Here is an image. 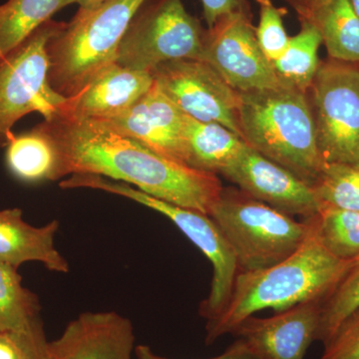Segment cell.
Masks as SVG:
<instances>
[{
	"mask_svg": "<svg viewBox=\"0 0 359 359\" xmlns=\"http://www.w3.org/2000/svg\"><path fill=\"white\" fill-rule=\"evenodd\" d=\"M37 126L57 152V180L74 174L98 175L209 216L223 190L218 175L164 157L91 120L57 115Z\"/></svg>",
	"mask_w": 359,
	"mask_h": 359,
	"instance_id": "cell-1",
	"label": "cell"
},
{
	"mask_svg": "<svg viewBox=\"0 0 359 359\" xmlns=\"http://www.w3.org/2000/svg\"><path fill=\"white\" fill-rule=\"evenodd\" d=\"M304 244L280 263L255 271H238L223 313L205 323V344L233 334L245 318L263 309L276 313L309 301H325L358 262L340 261L321 244L316 216ZM359 262V261H358Z\"/></svg>",
	"mask_w": 359,
	"mask_h": 359,
	"instance_id": "cell-2",
	"label": "cell"
},
{
	"mask_svg": "<svg viewBox=\"0 0 359 359\" xmlns=\"http://www.w3.org/2000/svg\"><path fill=\"white\" fill-rule=\"evenodd\" d=\"M238 125L245 143L313 186L327 163L321 157L308 93L280 83L240 93Z\"/></svg>",
	"mask_w": 359,
	"mask_h": 359,
	"instance_id": "cell-3",
	"label": "cell"
},
{
	"mask_svg": "<svg viewBox=\"0 0 359 359\" xmlns=\"http://www.w3.org/2000/svg\"><path fill=\"white\" fill-rule=\"evenodd\" d=\"M147 0H106L78 9L49 41V82L65 98L79 93L106 66L116 62L130 23Z\"/></svg>",
	"mask_w": 359,
	"mask_h": 359,
	"instance_id": "cell-4",
	"label": "cell"
},
{
	"mask_svg": "<svg viewBox=\"0 0 359 359\" xmlns=\"http://www.w3.org/2000/svg\"><path fill=\"white\" fill-rule=\"evenodd\" d=\"M210 217L230 243L238 271H259L280 263L302 247L311 229V218L295 221L237 187L223 188Z\"/></svg>",
	"mask_w": 359,
	"mask_h": 359,
	"instance_id": "cell-5",
	"label": "cell"
},
{
	"mask_svg": "<svg viewBox=\"0 0 359 359\" xmlns=\"http://www.w3.org/2000/svg\"><path fill=\"white\" fill-rule=\"evenodd\" d=\"M60 187L62 189H93L115 194L164 215L211 262V290L207 299L201 302L200 316L210 321L223 313L230 299L238 266L230 243L212 217L156 199L128 184L98 175H71L61 182Z\"/></svg>",
	"mask_w": 359,
	"mask_h": 359,
	"instance_id": "cell-6",
	"label": "cell"
},
{
	"mask_svg": "<svg viewBox=\"0 0 359 359\" xmlns=\"http://www.w3.org/2000/svg\"><path fill=\"white\" fill-rule=\"evenodd\" d=\"M65 25L49 20L0 55V148L11 143L14 125L25 116L36 112L49 120L62 112L67 98L54 91L49 82L47 46Z\"/></svg>",
	"mask_w": 359,
	"mask_h": 359,
	"instance_id": "cell-7",
	"label": "cell"
},
{
	"mask_svg": "<svg viewBox=\"0 0 359 359\" xmlns=\"http://www.w3.org/2000/svg\"><path fill=\"white\" fill-rule=\"evenodd\" d=\"M207 29L187 11L183 0L146 1L134 16L116 62L151 73L179 59H202Z\"/></svg>",
	"mask_w": 359,
	"mask_h": 359,
	"instance_id": "cell-8",
	"label": "cell"
},
{
	"mask_svg": "<svg viewBox=\"0 0 359 359\" xmlns=\"http://www.w3.org/2000/svg\"><path fill=\"white\" fill-rule=\"evenodd\" d=\"M308 96L323 161L359 165V66L321 62Z\"/></svg>",
	"mask_w": 359,
	"mask_h": 359,
	"instance_id": "cell-9",
	"label": "cell"
},
{
	"mask_svg": "<svg viewBox=\"0 0 359 359\" xmlns=\"http://www.w3.org/2000/svg\"><path fill=\"white\" fill-rule=\"evenodd\" d=\"M156 85L182 112L202 122H216L233 133L238 125L240 93L202 59H179L151 72Z\"/></svg>",
	"mask_w": 359,
	"mask_h": 359,
	"instance_id": "cell-10",
	"label": "cell"
},
{
	"mask_svg": "<svg viewBox=\"0 0 359 359\" xmlns=\"http://www.w3.org/2000/svg\"><path fill=\"white\" fill-rule=\"evenodd\" d=\"M252 14H233L207 29L202 60L238 93L280 83L257 43Z\"/></svg>",
	"mask_w": 359,
	"mask_h": 359,
	"instance_id": "cell-11",
	"label": "cell"
},
{
	"mask_svg": "<svg viewBox=\"0 0 359 359\" xmlns=\"http://www.w3.org/2000/svg\"><path fill=\"white\" fill-rule=\"evenodd\" d=\"M219 175L254 199L292 218H313L320 211V203L311 186L248 145Z\"/></svg>",
	"mask_w": 359,
	"mask_h": 359,
	"instance_id": "cell-12",
	"label": "cell"
},
{
	"mask_svg": "<svg viewBox=\"0 0 359 359\" xmlns=\"http://www.w3.org/2000/svg\"><path fill=\"white\" fill-rule=\"evenodd\" d=\"M91 121L140 142L158 154L187 165L185 113L161 91L155 82L152 88L128 110L108 119Z\"/></svg>",
	"mask_w": 359,
	"mask_h": 359,
	"instance_id": "cell-13",
	"label": "cell"
},
{
	"mask_svg": "<svg viewBox=\"0 0 359 359\" xmlns=\"http://www.w3.org/2000/svg\"><path fill=\"white\" fill-rule=\"evenodd\" d=\"M323 302H301L269 318L250 316L231 334L259 359H304L316 340Z\"/></svg>",
	"mask_w": 359,
	"mask_h": 359,
	"instance_id": "cell-14",
	"label": "cell"
},
{
	"mask_svg": "<svg viewBox=\"0 0 359 359\" xmlns=\"http://www.w3.org/2000/svg\"><path fill=\"white\" fill-rule=\"evenodd\" d=\"M49 359H131L133 325L115 311H87L47 344Z\"/></svg>",
	"mask_w": 359,
	"mask_h": 359,
	"instance_id": "cell-15",
	"label": "cell"
},
{
	"mask_svg": "<svg viewBox=\"0 0 359 359\" xmlns=\"http://www.w3.org/2000/svg\"><path fill=\"white\" fill-rule=\"evenodd\" d=\"M151 73L119 63L106 66L76 95L67 98L62 112L80 120H103L131 108L154 85Z\"/></svg>",
	"mask_w": 359,
	"mask_h": 359,
	"instance_id": "cell-16",
	"label": "cell"
},
{
	"mask_svg": "<svg viewBox=\"0 0 359 359\" xmlns=\"http://www.w3.org/2000/svg\"><path fill=\"white\" fill-rule=\"evenodd\" d=\"M59 224L43 226L26 223L18 208L0 210V261L13 268L28 262H39L55 273H68L69 264L55 247Z\"/></svg>",
	"mask_w": 359,
	"mask_h": 359,
	"instance_id": "cell-17",
	"label": "cell"
},
{
	"mask_svg": "<svg viewBox=\"0 0 359 359\" xmlns=\"http://www.w3.org/2000/svg\"><path fill=\"white\" fill-rule=\"evenodd\" d=\"M187 165L219 175L247 144L238 135L216 122H202L185 114Z\"/></svg>",
	"mask_w": 359,
	"mask_h": 359,
	"instance_id": "cell-18",
	"label": "cell"
},
{
	"mask_svg": "<svg viewBox=\"0 0 359 359\" xmlns=\"http://www.w3.org/2000/svg\"><path fill=\"white\" fill-rule=\"evenodd\" d=\"M299 18L316 25L330 59L359 63V18L349 0H318Z\"/></svg>",
	"mask_w": 359,
	"mask_h": 359,
	"instance_id": "cell-19",
	"label": "cell"
},
{
	"mask_svg": "<svg viewBox=\"0 0 359 359\" xmlns=\"http://www.w3.org/2000/svg\"><path fill=\"white\" fill-rule=\"evenodd\" d=\"M6 166L11 173L27 183L57 180L58 156L51 139L39 126L14 135L7 145Z\"/></svg>",
	"mask_w": 359,
	"mask_h": 359,
	"instance_id": "cell-20",
	"label": "cell"
},
{
	"mask_svg": "<svg viewBox=\"0 0 359 359\" xmlns=\"http://www.w3.org/2000/svg\"><path fill=\"white\" fill-rule=\"evenodd\" d=\"M299 21L301 30L290 37L287 49L271 65L280 83L308 93L320 66L318 50L323 39L313 22L306 18H299Z\"/></svg>",
	"mask_w": 359,
	"mask_h": 359,
	"instance_id": "cell-21",
	"label": "cell"
},
{
	"mask_svg": "<svg viewBox=\"0 0 359 359\" xmlns=\"http://www.w3.org/2000/svg\"><path fill=\"white\" fill-rule=\"evenodd\" d=\"M76 0H8L0 15V55L15 48L60 9Z\"/></svg>",
	"mask_w": 359,
	"mask_h": 359,
	"instance_id": "cell-22",
	"label": "cell"
},
{
	"mask_svg": "<svg viewBox=\"0 0 359 359\" xmlns=\"http://www.w3.org/2000/svg\"><path fill=\"white\" fill-rule=\"evenodd\" d=\"M40 323L39 297L23 287L18 269L0 261V330L25 334Z\"/></svg>",
	"mask_w": 359,
	"mask_h": 359,
	"instance_id": "cell-23",
	"label": "cell"
},
{
	"mask_svg": "<svg viewBox=\"0 0 359 359\" xmlns=\"http://www.w3.org/2000/svg\"><path fill=\"white\" fill-rule=\"evenodd\" d=\"M316 223L321 244L332 256L359 261V212L321 205Z\"/></svg>",
	"mask_w": 359,
	"mask_h": 359,
	"instance_id": "cell-24",
	"label": "cell"
},
{
	"mask_svg": "<svg viewBox=\"0 0 359 359\" xmlns=\"http://www.w3.org/2000/svg\"><path fill=\"white\" fill-rule=\"evenodd\" d=\"M311 188L320 205L359 212V165L327 163Z\"/></svg>",
	"mask_w": 359,
	"mask_h": 359,
	"instance_id": "cell-25",
	"label": "cell"
},
{
	"mask_svg": "<svg viewBox=\"0 0 359 359\" xmlns=\"http://www.w3.org/2000/svg\"><path fill=\"white\" fill-rule=\"evenodd\" d=\"M359 308V262L323 302L316 340L327 344L349 314Z\"/></svg>",
	"mask_w": 359,
	"mask_h": 359,
	"instance_id": "cell-26",
	"label": "cell"
},
{
	"mask_svg": "<svg viewBox=\"0 0 359 359\" xmlns=\"http://www.w3.org/2000/svg\"><path fill=\"white\" fill-rule=\"evenodd\" d=\"M259 7V25L256 27L257 43L271 63L283 55L290 36L283 26L287 8L275 6L271 0H256Z\"/></svg>",
	"mask_w": 359,
	"mask_h": 359,
	"instance_id": "cell-27",
	"label": "cell"
},
{
	"mask_svg": "<svg viewBox=\"0 0 359 359\" xmlns=\"http://www.w3.org/2000/svg\"><path fill=\"white\" fill-rule=\"evenodd\" d=\"M320 359H359V308L340 323Z\"/></svg>",
	"mask_w": 359,
	"mask_h": 359,
	"instance_id": "cell-28",
	"label": "cell"
},
{
	"mask_svg": "<svg viewBox=\"0 0 359 359\" xmlns=\"http://www.w3.org/2000/svg\"><path fill=\"white\" fill-rule=\"evenodd\" d=\"M208 29L233 14H252L250 0H202Z\"/></svg>",
	"mask_w": 359,
	"mask_h": 359,
	"instance_id": "cell-29",
	"label": "cell"
},
{
	"mask_svg": "<svg viewBox=\"0 0 359 359\" xmlns=\"http://www.w3.org/2000/svg\"><path fill=\"white\" fill-rule=\"evenodd\" d=\"M23 349V359H49L47 344L42 323L25 334H18Z\"/></svg>",
	"mask_w": 359,
	"mask_h": 359,
	"instance_id": "cell-30",
	"label": "cell"
},
{
	"mask_svg": "<svg viewBox=\"0 0 359 359\" xmlns=\"http://www.w3.org/2000/svg\"><path fill=\"white\" fill-rule=\"evenodd\" d=\"M135 353L137 359H171L158 355L150 347L147 346H138L135 347ZM209 359H259L256 354L252 353V349L247 346L244 340L236 339L235 342L231 344L223 353L216 358Z\"/></svg>",
	"mask_w": 359,
	"mask_h": 359,
	"instance_id": "cell-31",
	"label": "cell"
},
{
	"mask_svg": "<svg viewBox=\"0 0 359 359\" xmlns=\"http://www.w3.org/2000/svg\"><path fill=\"white\" fill-rule=\"evenodd\" d=\"M0 359H23V349L18 334L0 330Z\"/></svg>",
	"mask_w": 359,
	"mask_h": 359,
	"instance_id": "cell-32",
	"label": "cell"
},
{
	"mask_svg": "<svg viewBox=\"0 0 359 359\" xmlns=\"http://www.w3.org/2000/svg\"><path fill=\"white\" fill-rule=\"evenodd\" d=\"M285 1L289 2L290 6L294 7L299 18L306 15V11H306V0H285Z\"/></svg>",
	"mask_w": 359,
	"mask_h": 359,
	"instance_id": "cell-33",
	"label": "cell"
},
{
	"mask_svg": "<svg viewBox=\"0 0 359 359\" xmlns=\"http://www.w3.org/2000/svg\"><path fill=\"white\" fill-rule=\"evenodd\" d=\"M106 0H76V4H79L80 8H92L102 4Z\"/></svg>",
	"mask_w": 359,
	"mask_h": 359,
	"instance_id": "cell-34",
	"label": "cell"
},
{
	"mask_svg": "<svg viewBox=\"0 0 359 359\" xmlns=\"http://www.w3.org/2000/svg\"><path fill=\"white\" fill-rule=\"evenodd\" d=\"M351 2V7H353L354 13H356V15L359 18V0H349Z\"/></svg>",
	"mask_w": 359,
	"mask_h": 359,
	"instance_id": "cell-35",
	"label": "cell"
},
{
	"mask_svg": "<svg viewBox=\"0 0 359 359\" xmlns=\"http://www.w3.org/2000/svg\"><path fill=\"white\" fill-rule=\"evenodd\" d=\"M318 1V0H306V11H309V9L311 8V7L313 6V4H316ZM308 11H306V13H308Z\"/></svg>",
	"mask_w": 359,
	"mask_h": 359,
	"instance_id": "cell-36",
	"label": "cell"
},
{
	"mask_svg": "<svg viewBox=\"0 0 359 359\" xmlns=\"http://www.w3.org/2000/svg\"><path fill=\"white\" fill-rule=\"evenodd\" d=\"M2 6H0V15H1Z\"/></svg>",
	"mask_w": 359,
	"mask_h": 359,
	"instance_id": "cell-37",
	"label": "cell"
}]
</instances>
